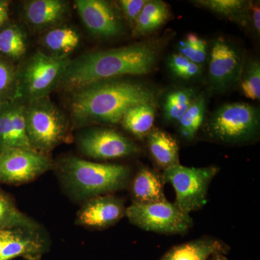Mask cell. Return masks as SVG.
<instances>
[{"instance_id": "cell-1", "label": "cell", "mask_w": 260, "mask_h": 260, "mask_svg": "<svg viewBox=\"0 0 260 260\" xmlns=\"http://www.w3.org/2000/svg\"><path fill=\"white\" fill-rule=\"evenodd\" d=\"M70 114L73 125L118 124L129 108L153 103L155 93L147 85L120 78L98 82L73 90Z\"/></svg>"}, {"instance_id": "cell-2", "label": "cell", "mask_w": 260, "mask_h": 260, "mask_svg": "<svg viewBox=\"0 0 260 260\" xmlns=\"http://www.w3.org/2000/svg\"><path fill=\"white\" fill-rule=\"evenodd\" d=\"M157 57L158 49L149 43L85 53L70 59L59 85L73 91L98 82L148 74Z\"/></svg>"}, {"instance_id": "cell-3", "label": "cell", "mask_w": 260, "mask_h": 260, "mask_svg": "<svg viewBox=\"0 0 260 260\" xmlns=\"http://www.w3.org/2000/svg\"><path fill=\"white\" fill-rule=\"evenodd\" d=\"M59 172L70 194L83 200L123 189L130 177L129 169L125 166L88 161L75 156L62 159Z\"/></svg>"}, {"instance_id": "cell-4", "label": "cell", "mask_w": 260, "mask_h": 260, "mask_svg": "<svg viewBox=\"0 0 260 260\" xmlns=\"http://www.w3.org/2000/svg\"><path fill=\"white\" fill-rule=\"evenodd\" d=\"M25 126L32 148L47 155L70 137V121L49 97L25 103Z\"/></svg>"}, {"instance_id": "cell-5", "label": "cell", "mask_w": 260, "mask_h": 260, "mask_svg": "<svg viewBox=\"0 0 260 260\" xmlns=\"http://www.w3.org/2000/svg\"><path fill=\"white\" fill-rule=\"evenodd\" d=\"M70 58L38 51L18 68V99L23 103L49 97L60 85Z\"/></svg>"}, {"instance_id": "cell-6", "label": "cell", "mask_w": 260, "mask_h": 260, "mask_svg": "<svg viewBox=\"0 0 260 260\" xmlns=\"http://www.w3.org/2000/svg\"><path fill=\"white\" fill-rule=\"evenodd\" d=\"M259 109L246 103L219 107L207 123L208 134L222 143H240L252 140L259 129Z\"/></svg>"}, {"instance_id": "cell-7", "label": "cell", "mask_w": 260, "mask_h": 260, "mask_svg": "<svg viewBox=\"0 0 260 260\" xmlns=\"http://www.w3.org/2000/svg\"><path fill=\"white\" fill-rule=\"evenodd\" d=\"M218 172L215 167H186L178 164L165 169L162 179L175 190L176 206L189 214L206 204L208 188Z\"/></svg>"}, {"instance_id": "cell-8", "label": "cell", "mask_w": 260, "mask_h": 260, "mask_svg": "<svg viewBox=\"0 0 260 260\" xmlns=\"http://www.w3.org/2000/svg\"><path fill=\"white\" fill-rule=\"evenodd\" d=\"M125 215L136 226L160 234H184L193 223L189 214L181 211L168 200L153 203L133 202L126 208Z\"/></svg>"}, {"instance_id": "cell-9", "label": "cell", "mask_w": 260, "mask_h": 260, "mask_svg": "<svg viewBox=\"0 0 260 260\" xmlns=\"http://www.w3.org/2000/svg\"><path fill=\"white\" fill-rule=\"evenodd\" d=\"M52 167L47 155L34 149L10 148L0 151V181L5 184L30 182Z\"/></svg>"}, {"instance_id": "cell-10", "label": "cell", "mask_w": 260, "mask_h": 260, "mask_svg": "<svg viewBox=\"0 0 260 260\" xmlns=\"http://www.w3.org/2000/svg\"><path fill=\"white\" fill-rule=\"evenodd\" d=\"M80 151L89 158L111 160L130 156L139 153L133 140L120 133L104 127H90L78 135Z\"/></svg>"}, {"instance_id": "cell-11", "label": "cell", "mask_w": 260, "mask_h": 260, "mask_svg": "<svg viewBox=\"0 0 260 260\" xmlns=\"http://www.w3.org/2000/svg\"><path fill=\"white\" fill-rule=\"evenodd\" d=\"M243 59L240 51L223 38L214 41L210 54L209 80L214 90L224 92L240 81Z\"/></svg>"}, {"instance_id": "cell-12", "label": "cell", "mask_w": 260, "mask_h": 260, "mask_svg": "<svg viewBox=\"0 0 260 260\" xmlns=\"http://www.w3.org/2000/svg\"><path fill=\"white\" fill-rule=\"evenodd\" d=\"M75 4L82 23L93 37L112 39L123 32L120 17L109 2L77 0Z\"/></svg>"}, {"instance_id": "cell-13", "label": "cell", "mask_w": 260, "mask_h": 260, "mask_svg": "<svg viewBox=\"0 0 260 260\" xmlns=\"http://www.w3.org/2000/svg\"><path fill=\"white\" fill-rule=\"evenodd\" d=\"M122 200L111 195L87 200L77 215L76 223L95 229H107L125 215Z\"/></svg>"}, {"instance_id": "cell-14", "label": "cell", "mask_w": 260, "mask_h": 260, "mask_svg": "<svg viewBox=\"0 0 260 260\" xmlns=\"http://www.w3.org/2000/svg\"><path fill=\"white\" fill-rule=\"evenodd\" d=\"M24 110L25 103L19 99L0 102V151L32 149L27 135Z\"/></svg>"}, {"instance_id": "cell-15", "label": "cell", "mask_w": 260, "mask_h": 260, "mask_svg": "<svg viewBox=\"0 0 260 260\" xmlns=\"http://www.w3.org/2000/svg\"><path fill=\"white\" fill-rule=\"evenodd\" d=\"M23 12L25 20L32 28L48 30L64 21L69 7L61 0H32L24 5Z\"/></svg>"}, {"instance_id": "cell-16", "label": "cell", "mask_w": 260, "mask_h": 260, "mask_svg": "<svg viewBox=\"0 0 260 260\" xmlns=\"http://www.w3.org/2000/svg\"><path fill=\"white\" fill-rule=\"evenodd\" d=\"M226 249L220 241L204 237L174 246L160 260H209L216 254H224Z\"/></svg>"}, {"instance_id": "cell-17", "label": "cell", "mask_w": 260, "mask_h": 260, "mask_svg": "<svg viewBox=\"0 0 260 260\" xmlns=\"http://www.w3.org/2000/svg\"><path fill=\"white\" fill-rule=\"evenodd\" d=\"M135 203H153L167 200L162 187V179L148 168L140 169L132 184Z\"/></svg>"}, {"instance_id": "cell-18", "label": "cell", "mask_w": 260, "mask_h": 260, "mask_svg": "<svg viewBox=\"0 0 260 260\" xmlns=\"http://www.w3.org/2000/svg\"><path fill=\"white\" fill-rule=\"evenodd\" d=\"M80 36L76 29L70 26H57L49 29L42 37V45L49 55L70 58V54L78 47Z\"/></svg>"}, {"instance_id": "cell-19", "label": "cell", "mask_w": 260, "mask_h": 260, "mask_svg": "<svg viewBox=\"0 0 260 260\" xmlns=\"http://www.w3.org/2000/svg\"><path fill=\"white\" fill-rule=\"evenodd\" d=\"M148 143L154 160L164 170L179 164V145L170 135L162 130H151L148 135Z\"/></svg>"}, {"instance_id": "cell-20", "label": "cell", "mask_w": 260, "mask_h": 260, "mask_svg": "<svg viewBox=\"0 0 260 260\" xmlns=\"http://www.w3.org/2000/svg\"><path fill=\"white\" fill-rule=\"evenodd\" d=\"M28 49L27 36L18 24L8 21L0 28V56L12 62L20 60Z\"/></svg>"}, {"instance_id": "cell-21", "label": "cell", "mask_w": 260, "mask_h": 260, "mask_svg": "<svg viewBox=\"0 0 260 260\" xmlns=\"http://www.w3.org/2000/svg\"><path fill=\"white\" fill-rule=\"evenodd\" d=\"M155 116V104L145 103L129 108L123 115L120 123L126 131L142 139L151 131Z\"/></svg>"}, {"instance_id": "cell-22", "label": "cell", "mask_w": 260, "mask_h": 260, "mask_svg": "<svg viewBox=\"0 0 260 260\" xmlns=\"http://www.w3.org/2000/svg\"><path fill=\"white\" fill-rule=\"evenodd\" d=\"M170 16L169 6L158 0L147 1L135 24V36H144L160 28Z\"/></svg>"}, {"instance_id": "cell-23", "label": "cell", "mask_w": 260, "mask_h": 260, "mask_svg": "<svg viewBox=\"0 0 260 260\" xmlns=\"http://www.w3.org/2000/svg\"><path fill=\"white\" fill-rule=\"evenodd\" d=\"M14 229H39L32 219L20 211L9 195L0 190V231Z\"/></svg>"}, {"instance_id": "cell-24", "label": "cell", "mask_w": 260, "mask_h": 260, "mask_svg": "<svg viewBox=\"0 0 260 260\" xmlns=\"http://www.w3.org/2000/svg\"><path fill=\"white\" fill-rule=\"evenodd\" d=\"M206 102L203 95L196 97L178 121L179 132L186 140L194 139L204 120Z\"/></svg>"}, {"instance_id": "cell-25", "label": "cell", "mask_w": 260, "mask_h": 260, "mask_svg": "<svg viewBox=\"0 0 260 260\" xmlns=\"http://www.w3.org/2000/svg\"><path fill=\"white\" fill-rule=\"evenodd\" d=\"M194 89H181L168 94L164 103V115L167 121L178 122L195 99Z\"/></svg>"}, {"instance_id": "cell-26", "label": "cell", "mask_w": 260, "mask_h": 260, "mask_svg": "<svg viewBox=\"0 0 260 260\" xmlns=\"http://www.w3.org/2000/svg\"><path fill=\"white\" fill-rule=\"evenodd\" d=\"M195 3L217 14L233 19L242 25L247 23L246 2L242 0H200Z\"/></svg>"}, {"instance_id": "cell-27", "label": "cell", "mask_w": 260, "mask_h": 260, "mask_svg": "<svg viewBox=\"0 0 260 260\" xmlns=\"http://www.w3.org/2000/svg\"><path fill=\"white\" fill-rule=\"evenodd\" d=\"M18 99V68L0 56V102Z\"/></svg>"}, {"instance_id": "cell-28", "label": "cell", "mask_w": 260, "mask_h": 260, "mask_svg": "<svg viewBox=\"0 0 260 260\" xmlns=\"http://www.w3.org/2000/svg\"><path fill=\"white\" fill-rule=\"evenodd\" d=\"M241 88L244 96L251 100L260 99V64L258 60L249 61L241 76Z\"/></svg>"}, {"instance_id": "cell-29", "label": "cell", "mask_w": 260, "mask_h": 260, "mask_svg": "<svg viewBox=\"0 0 260 260\" xmlns=\"http://www.w3.org/2000/svg\"><path fill=\"white\" fill-rule=\"evenodd\" d=\"M179 54L202 65L207 57V43L194 34H189L179 44Z\"/></svg>"}, {"instance_id": "cell-30", "label": "cell", "mask_w": 260, "mask_h": 260, "mask_svg": "<svg viewBox=\"0 0 260 260\" xmlns=\"http://www.w3.org/2000/svg\"><path fill=\"white\" fill-rule=\"evenodd\" d=\"M167 64L172 74L184 80L199 76L203 70L202 65L192 62L180 54H172L169 57Z\"/></svg>"}, {"instance_id": "cell-31", "label": "cell", "mask_w": 260, "mask_h": 260, "mask_svg": "<svg viewBox=\"0 0 260 260\" xmlns=\"http://www.w3.org/2000/svg\"><path fill=\"white\" fill-rule=\"evenodd\" d=\"M146 3V0H121L119 2L124 17L133 28Z\"/></svg>"}, {"instance_id": "cell-32", "label": "cell", "mask_w": 260, "mask_h": 260, "mask_svg": "<svg viewBox=\"0 0 260 260\" xmlns=\"http://www.w3.org/2000/svg\"><path fill=\"white\" fill-rule=\"evenodd\" d=\"M10 3L6 0H0V28L9 21Z\"/></svg>"}, {"instance_id": "cell-33", "label": "cell", "mask_w": 260, "mask_h": 260, "mask_svg": "<svg viewBox=\"0 0 260 260\" xmlns=\"http://www.w3.org/2000/svg\"><path fill=\"white\" fill-rule=\"evenodd\" d=\"M251 22L253 28L258 34L260 32V8L259 4H254L251 6Z\"/></svg>"}, {"instance_id": "cell-34", "label": "cell", "mask_w": 260, "mask_h": 260, "mask_svg": "<svg viewBox=\"0 0 260 260\" xmlns=\"http://www.w3.org/2000/svg\"><path fill=\"white\" fill-rule=\"evenodd\" d=\"M15 229L0 231V258H1L3 247H4L6 242L9 240V239L10 237H11V236L13 235Z\"/></svg>"}, {"instance_id": "cell-35", "label": "cell", "mask_w": 260, "mask_h": 260, "mask_svg": "<svg viewBox=\"0 0 260 260\" xmlns=\"http://www.w3.org/2000/svg\"><path fill=\"white\" fill-rule=\"evenodd\" d=\"M212 260H228L226 257L223 255V254H216L212 257Z\"/></svg>"}]
</instances>
